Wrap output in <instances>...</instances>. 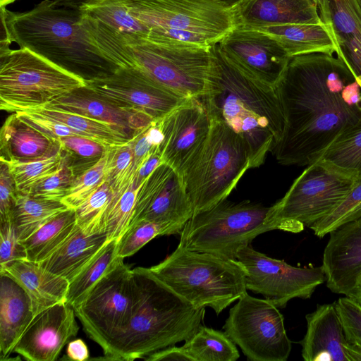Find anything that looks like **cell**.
Wrapping results in <instances>:
<instances>
[{"label":"cell","mask_w":361,"mask_h":361,"mask_svg":"<svg viewBox=\"0 0 361 361\" xmlns=\"http://www.w3.org/2000/svg\"><path fill=\"white\" fill-rule=\"evenodd\" d=\"M277 89L286 128L271 154L281 165L308 166L319 160L361 118V87L338 56L291 57Z\"/></svg>","instance_id":"cell-1"},{"label":"cell","mask_w":361,"mask_h":361,"mask_svg":"<svg viewBox=\"0 0 361 361\" xmlns=\"http://www.w3.org/2000/svg\"><path fill=\"white\" fill-rule=\"evenodd\" d=\"M203 99L210 117L225 123L243 140L250 168L262 165L281 140L286 118L277 87L249 73L231 61L218 42Z\"/></svg>","instance_id":"cell-2"},{"label":"cell","mask_w":361,"mask_h":361,"mask_svg":"<svg viewBox=\"0 0 361 361\" xmlns=\"http://www.w3.org/2000/svg\"><path fill=\"white\" fill-rule=\"evenodd\" d=\"M81 25L91 42L118 67L135 68L188 98L205 94L212 45L184 44L119 31L82 14Z\"/></svg>","instance_id":"cell-3"},{"label":"cell","mask_w":361,"mask_h":361,"mask_svg":"<svg viewBox=\"0 0 361 361\" xmlns=\"http://www.w3.org/2000/svg\"><path fill=\"white\" fill-rule=\"evenodd\" d=\"M134 302L126 328L111 342L107 360H135L188 340L202 325L205 308H195L146 267L131 269Z\"/></svg>","instance_id":"cell-4"},{"label":"cell","mask_w":361,"mask_h":361,"mask_svg":"<svg viewBox=\"0 0 361 361\" xmlns=\"http://www.w3.org/2000/svg\"><path fill=\"white\" fill-rule=\"evenodd\" d=\"M0 13L19 48H26L85 80L119 68L91 42L77 8L43 0L25 12H12L1 6Z\"/></svg>","instance_id":"cell-5"},{"label":"cell","mask_w":361,"mask_h":361,"mask_svg":"<svg viewBox=\"0 0 361 361\" xmlns=\"http://www.w3.org/2000/svg\"><path fill=\"white\" fill-rule=\"evenodd\" d=\"M149 269L195 308L209 307L217 315L247 290L245 270L237 260L179 245Z\"/></svg>","instance_id":"cell-6"},{"label":"cell","mask_w":361,"mask_h":361,"mask_svg":"<svg viewBox=\"0 0 361 361\" xmlns=\"http://www.w3.org/2000/svg\"><path fill=\"white\" fill-rule=\"evenodd\" d=\"M270 207L250 200L226 199L199 212L185 224L179 245L236 260L238 252L257 235L281 226L269 219Z\"/></svg>","instance_id":"cell-7"},{"label":"cell","mask_w":361,"mask_h":361,"mask_svg":"<svg viewBox=\"0 0 361 361\" xmlns=\"http://www.w3.org/2000/svg\"><path fill=\"white\" fill-rule=\"evenodd\" d=\"M210 118L208 138L182 178L193 215L226 199L246 171L251 169L241 137L223 121Z\"/></svg>","instance_id":"cell-8"},{"label":"cell","mask_w":361,"mask_h":361,"mask_svg":"<svg viewBox=\"0 0 361 361\" xmlns=\"http://www.w3.org/2000/svg\"><path fill=\"white\" fill-rule=\"evenodd\" d=\"M86 85V80L26 48L0 53V109L31 111Z\"/></svg>","instance_id":"cell-9"},{"label":"cell","mask_w":361,"mask_h":361,"mask_svg":"<svg viewBox=\"0 0 361 361\" xmlns=\"http://www.w3.org/2000/svg\"><path fill=\"white\" fill-rule=\"evenodd\" d=\"M322 159L308 165L285 195L270 207L269 219L281 231L300 233L331 212L357 178Z\"/></svg>","instance_id":"cell-10"},{"label":"cell","mask_w":361,"mask_h":361,"mask_svg":"<svg viewBox=\"0 0 361 361\" xmlns=\"http://www.w3.org/2000/svg\"><path fill=\"white\" fill-rule=\"evenodd\" d=\"M118 257L109 269L73 307L87 335L106 354L111 342L128 324L134 286L131 269Z\"/></svg>","instance_id":"cell-11"},{"label":"cell","mask_w":361,"mask_h":361,"mask_svg":"<svg viewBox=\"0 0 361 361\" xmlns=\"http://www.w3.org/2000/svg\"><path fill=\"white\" fill-rule=\"evenodd\" d=\"M224 333L251 361H286L292 345L279 308L245 293L229 311Z\"/></svg>","instance_id":"cell-12"},{"label":"cell","mask_w":361,"mask_h":361,"mask_svg":"<svg viewBox=\"0 0 361 361\" xmlns=\"http://www.w3.org/2000/svg\"><path fill=\"white\" fill-rule=\"evenodd\" d=\"M236 260L245 270V286L278 308L299 298H310L318 286L326 281L322 266L293 267L283 260L269 257L250 245L240 250Z\"/></svg>","instance_id":"cell-13"},{"label":"cell","mask_w":361,"mask_h":361,"mask_svg":"<svg viewBox=\"0 0 361 361\" xmlns=\"http://www.w3.org/2000/svg\"><path fill=\"white\" fill-rule=\"evenodd\" d=\"M128 2L131 14L149 30L156 28L185 30L202 33L219 41L235 27L231 8L216 0Z\"/></svg>","instance_id":"cell-14"},{"label":"cell","mask_w":361,"mask_h":361,"mask_svg":"<svg viewBox=\"0 0 361 361\" xmlns=\"http://www.w3.org/2000/svg\"><path fill=\"white\" fill-rule=\"evenodd\" d=\"M86 86L117 104L160 121L190 98L156 82L135 68H119L86 80Z\"/></svg>","instance_id":"cell-15"},{"label":"cell","mask_w":361,"mask_h":361,"mask_svg":"<svg viewBox=\"0 0 361 361\" xmlns=\"http://www.w3.org/2000/svg\"><path fill=\"white\" fill-rule=\"evenodd\" d=\"M192 215V204L181 177L162 163L142 184L128 228L145 219L166 225L169 235H180Z\"/></svg>","instance_id":"cell-16"},{"label":"cell","mask_w":361,"mask_h":361,"mask_svg":"<svg viewBox=\"0 0 361 361\" xmlns=\"http://www.w3.org/2000/svg\"><path fill=\"white\" fill-rule=\"evenodd\" d=\"M211 124L209 114L200 98H190L159 121L163 136L159 146L162 163L171 166L182 178L205 144Z\"/></svg>","instance_id":"cell-17"},{"label":"cell","mask_w":361,"mask_h":361,"mask_svg":"<svg viewBox=\"0 0 361 361\" xmlns=\"http://www.w3.org/2000/svg\"><path fill=\"white\" fill-rule=\"evenodd\" d=\"M218 44L234 63L275 87L290 59L276 39L259 30L235 27Z\"/></svg>","instance_id":"cell-18"},{"label":"cell","mask_w":361,"mask_h":361,"mask_svg":"<svg viewBox=\"0 0 361 361\" xmlns=\"http://www.w3.org/2000/svg\"><path fill=\"white\" fill-rule=\"evenodd\" d=\"M73 307L67 302L36 314L16 344L13 352L30 361H54L79 330Z\"/></svg>","instance_id":"cell-19"},{"label":"cell","mask_w":361,"mask_h":361,"mask_svg":"<svg viewBox=\"0 0 361 361\" xmlns=\"http://www.w3.org/2000/svg\"><path fill=\"white\" fill-rule=\"evenodd\" d=\"M329 234L322 264L326 286L334 293L355 299L361 281V216Z\"/></svg>","instance_id":"cell-20"},{"label":"cell","mask_w":361,"mask_h":361,"mask_svg":"<svg viewBox=\"0 0 361 361\" xmlns=\"http://www.w3.org/2000/svg\"><path fill=\"white\" fill-rule=\"evenodd\" d=\"M307 331L300 341L305 361H361V348L349 343L336 303L317 305L305 316Z\"/></svg>","instance_id":"cell-21"},{"label":"cell","mask_w":361,"mask_h":361,"mask_svg":"<svg viewBox=\"0 0 361 361\" xmlns=\"http://www.w3.org/2000/svg\"><path fill=\"white\" fill-rule=\"evenodd\" d=\"M42 107L72 112L104 122L129 139L157 121L142 111L117 104L86 85L64 94Z\"/></svg>","instance_id":"cell-22"},{"label":"cell","mask_w":361,"mask_h":361,"mask_svg":"<svg viewBox=\"0 0 361 361\" xmlns=\"http://www.w3.org/2000/svg\"><path fill=\"white\" fill-rule=\"evenodd\" d=\"M319 11L334 38L337 56L361 87V1L322 0Z\"/></svg>","instance_id":"cell-23"},{"label":"cell","mask_w":361,"mask_h":361,"mask_svg":"<svg viewBox=\"0 0 361 361\" xmlns=\"http://www.w3.org/2000/svg\"><path fill=\"white\" fill-rule=\"evenodd\" d=\"M231 10L235 27L250 29L322 22L314 0H240Z\"/></svg>","instance_id":"cell-24"},{"label":"cell","mask_w":361,"mask_h":361,"mask_svg":"<svg viewBox=\"0 0 361 361\" xmlns=\"http://www.w3.org/2000/svg\"><path fill=\"white\" fill-rule=\"evenodd\" d=\"M30 297L8 274L0 272V360H6L35 317Z\"/></svg>","instance_id":"cell-25"},{"label":"cell","mask_w":361,"mask_h":361,"mask_svg":"<svg viewBox=\"0 0 361 361\" xmlns=\"http://www.w3.org/2000/svg\"><path fill=\"white\" fill-rule=\"evenodd\" d=\"M0 272L13 277L31 298L35 314L61 302H66L69 281L56 275L39 263L19 259L10 263Z\"/></svg>","instance_id":"cell-26"},{"label":"cell","mask_w":361,"mask_h":361,"mask_svg":"<svg viewBox=\"0 0 361 361\" xmlns=\"http://www.w3.org/2000/svg\"><path fill=\"white\" fill-rule=\"evenodd\" d=\"M107 241L106 232L87 235L76 224L66 240L39 264L49 271L70 281Z\"/></svg>","instance_id":"cell-27"},{"label":"cell","mask_w":361,"mask_h":361,"mask_svg":"<svg viewBox=\"0 0 361 361\" xmlns=\"http://www.w3.org/2000/svg\"><path fill=\"white\" fill-rule=\"evenodd\" d=\"M255 30L272 36L290 58L310 54L333 55L336 51V44L330 28L323 21L272 25Z\"/></svg>","instance_id":"cell-28"},{"label":"cell","mask_w":361,"mask_h":361,"mask_svg":"<svg viewBox=\"0 0 361 361\" xmlns=\"http://www.w3.org/2000/svg\"><path fill=\"white\" fill-rule=\"evenodd\" d=\"M59 142L37 131L12 113L0 130V161L37 159L47 154Z\"/></svg>","instance_id":"cell-29"},{"label":"cell","mask_w":361,"mask_h":361,"mask_svg":"<svg viewBox=\"0 0 361 361\" xmlns=\"http://www.w3.org/2000/svg\"><path fill=\"white\" fill-rule=\"evenodd\" d=\"M76 224L73 209H68L53 217L22 240L26 251V259L37 263L44 261L66 240Z\"/></svg>","instance_id":"cell-30"},{"label":"cell","mask_w":361,"mask_h":361,"mask_svg":"<svg viewBox=\"0 0 361 361\" xmlns=\"http://www.w3.org/2000/svg\"><path fill=\"white\" fill-rule=\"evenodd\" d=\"M68 209L60 200H47L18 192L11 214V221L22 241L53 217Z\"/></svg>","instance_id":"cell-31"},{"label":"cell","mask_w":361,"mask_h":361,"mask_svg":"<svg viewBox=\"0 0 361 361\" xmlns=\"http://www.w3.org/2000/svg\"><path fill=\"white\" fill-rule=\"evenodd\" d=\"M27 111L63 124L79 135L98 142L106 148L122 145L130 140L108 123L75 113L47 107Z\"/></svg>","instance_id":"cell-32"},{"label":"cell","mask_w":361,"mask_h":361,"mask_svg":"<svg viewBox=\"0 0 361 361\" xmlns=\"http://www.w3.org/2000/svg\"><path fill=\"white\" fill-rule=\"evenodd\" d=\"M190 361H235L236 345L224 333L202 326L181 346Z\"/></svg>","instance_id":"cell-33"},{"label":"cell","mask_w":361,"mask_h":361,"mask_svg":"<svg viewBox=\"0 0 361 361\" xmlns=\"http://www.w3.org/2000/svg\"><path fill=\"white\" fill-rule=\"evenodd\" d=\"M76 8L82 16L115 30L149 33V28L131 14L127 0H85Z\"/></svg>","instance_id":"cell-34"},{"label":"cell","mask_w":361,"mask_h":361,"mask_svg":"<svg viewBox=\"0 0 361 361\" xmlns=\"http://www.w3.org/2000/svg\"><path fill=\"white\" fill-rule=\"evenodd\" d=\"M118 239L108 240L82 269L69 281L66 302L73 307L83 299L87 291L109 269L118 258Z\"/></svg>","instance_id":"cell-35"},{"label":"cell","mask_w":361,"mask_h":361,"mask_svg":"<svg viewBox=\"0 0 361 361\" xmlns=\"http://www.w3.org/2000/svg\"><path fill=\"white\" fill-rule=\"evenodd\" d=\"M63 154L64 149L60 141L41 157L6 162L13 175L18 192L27 194L36 184L56 172L62 163Z\"/></svg>","instance_id":"cell-36"},{"label":"cell","mask_w":361,"mask_h":361,"mask_svg":"<svg viewBox=\"0 0 361 361\" xmlns=\"http://www.w3.org/2000/svg\"><path fill=\"white\" fill-rule=\"evenodd\" d=\"M320 159L356 176H361V118L339 135Z\"/></svg>","instance_id":"cell-37"},{"label":"cell","mask_w":361,"mask_h":361,"mask_svg":"<svg viewBox=\"0 0 361 361\" xmlns=\"http://www.w3.org/2000/svg\"><path fill=\"white\" fill-rule=\"evenodd\" d=\"M114 192L104 178L75 209L77 225L87 235L105 232V219Z\"/></svg>","instance_id":"cell-38"},{"label":"cell","mask_w":361,"mask_h":361,"mask_svg":"<svg viewBox=\"0 0 361 361\" xmlns=\"http://www.w3.org/2000/svg\"><path fill=\"white\" fill-rule=\"evenodd\" d=\"M133 167V150L130 140L108 148L105 179L114 192L113 198L121 195L133 183L135 178Z\"/></svg>","instance_id":"cell-39"},{"label":"cell","mask_w":361,"mask_h":361,"mask_svg":"<svg viewBox=\"0 0 361 361\" xmlns=\"http://www.w3.org/2000/svg\"><path fill=\"white\" fill-rule=\"evenodd\" d=\"M361 216V176L343 200L328 215L316 222L310 228L315 235L323 238L341 225Z\"/></svg>","instance_id":"cell-40"},{"label":"cell","mask_w":361,"mask_h":361,"mask_svg":"<svg viewBox=\"0 0 361 361\" xmlns=\"http://www.w3.org/2000/svg\"><path fill=\"white\" fill-rule=\"evenodd\" d=\"M108 148L93 165L78 174L66 195L61 202L68 208L75 209L92 194L105 178Z\"/></svg>","instance_id":"cell-41"},{"label":"cell","mask_w":361,"mask_h":361,"mask_svg":"<svg viewBox=\"0 0 361 361\" xmlns=\"http://www.w3.org/2000/svg\"><path fill=\"white\" fill-rule=\"evenodd\" d=\"M140 187L136 188L132 183L121 195L112 199L105 219L108 240L118 239L128 228Z\"/></svg>","instance_id":"cell-42"},{"label":"cell","mask_w":361,"mask_h":361,"mask_svg":"<svg viewBox=\"0 0 361 361\" xmlns=\"http://www.w3.org/2000/svg\"><path fill=\"white\" fill-rule=\"evenodd\" d=\"M159 235H169L166 225L145 219L140 220L130 226L118 239L117 255L123 259L132 256Z\"/></svg>","instance_id":"cell-43"},{"label":"cell","mask_w":361,"mask_h":361,"mask_svg":"<svg viewBox=\"0 0 361 361\" xmlns=\"http://www.w3.org/2000/svg\"><path fill=\"white\" fill-rule=\"evenodd\" d=\"M75 177L70 156L64 149L63 161L58 170L36 184L27 194L37 197L61 201L66 195Z\"/></svg>","instance_id":"cell-44"},{"label":"cell","mask_w":361,"mask_h":361,"mask_svg":"<svg viewBox=\"0 0 361 361\" xmlns=\"http://www.w3.org/2000/svg\"><path fill=\"white\" fill-rule=\"evenodd\" d=\"M61 145L70 156L71 166L82 161L85 169L96 163L106 150L101 143L81 135H71L61 139Z\"/></svg>","instance_id":"cell-45"},{"label":"cell","mask_w":361,"mask_h":361,"mask_svg":"<svg viewBox=\"0 0 361 361\" xmlns=\"http://www.w3.org/2000/svg\"><path fill=\"white\" fill-rule=\"evenodd\" d=\"M335 303L347 341L361 348V305L346 296Z\"/></svg>","instance_id":"cell-46"},{"label":"cell","mask_w":361,"mask_h":361,"mask_svg":"<svg viewBox=\"0 0 361 361\" xmlns=\"http://www.w3.org/2000/svg\"><path fill=\"white\" fill-rule=\"evenodd\" d=\"M26 258L25 247L11 220L0 221V270L16 260Z\"/></svg>","instance_id":"cell-47"},{"label":"cell","mask_w":361,"mask_h":361,"mask_svg":"<svg viewBox=\"0 0 361 361\" xmlns=\"http://www.w3.org/2000/svg\"><path fill=\"white\" fill-rule=\"evenodd\" d=\"M0 163V221H7L11 220L18 192L8 164Z\"/></svg>","instance_id":"cell-48"},{"label":"cell","mask_w":361,"mask_h":361,"mask_svg":"<svg viewBox=\"0 0 361 361\" xmlns=\"http://www.w3.org/2000/svg\"><path fill=\"white\" fill-rule=\"evenodd\" d=\"M16 114L22 121L54 140L60 141L65 137L79 135L66 126L34 113L20 111Z\"/></svg>","instance_id":"cell-49"},{"label":"cell","mask_w":361,"mask_h":361,"mask_svg":"<svg viewBox=\"0 0 361 361\" xmlns=\"http://www.w3.org/2000/svg\"><path fill=\"white\" fill-rule=\"evenodd\" d=\"M162 164L159 147H156L135 173L133 184L140 188L152 171Z\"/></svg>","instance_id":"cell-50"},{"label":"cell","mask_w":361,"mask_h":361,"mask_svg":"<svg viewBox=\"0 0 361 361\" xmlns=\"http://www.w3.org/2000/svg\"><path fill=\"white\" fill-rule=\"evenodd\" d=\"M144 360L147 361H190L189 357L185 354L182 347H177L175 345L166 347L160 350L154 352L145 357Z\"/></svg>","instance_id":"cell-51"},{"label":"cell","mask_w":361,"mask_h":361,"mask_svg":"<svg viewBox=\"0 0 361 361\" xmlns=\"http://www.w3.org/2000/svg\"><path fill=\"white\" fill-rule=\"evenodd\" d=\"M66 356L68 360L85 361L90 358L88 348L81 339H75L68 343Z\"/></svg>","instance_id":"cell-52"},{"label":"cell","mask_w":361,"mask_h":361,"mask_svg":"<svg viewBox=\"0 0 361 361\" xmlns=\"http://www.w3.org/2000/svg\"><path fill=\"white\" fill-rule=\"evenodd\" d=\"M1 26H0V53H4L11 49L12 37L8 25L4 16L0 13Z\"/></svg>","instance_id":"cell-53"},{"label":"cell","mask_w":361,"mask_h":361,"mask_svg":"<svg viewBox=\"0 0 361 361\" xmlns=\"http://www.w3.org/2000/svg\"><path fill=\"white\" fill-rule=\"evenodd\" d=\"M128 1H142V0H128ZM216 1H218L230 8H232L240 0H216Z\"/></svg>","instance_id":"cell-54"},{"label":"cell","mask_w":361,"mask_h":361,"mask_svg":"<svg viewBox=\"0 0 361 361\" xmlns=\"http://www.w3.org/2000/svg\"><path fill=\"white\" fill-rule=\"evenodd\" d=\"M353 300H355L356 302H357L361 305V281H360L358 288H357L356 297Z\"/></svg>","instance_id":"cell-55"},{"label":"cell","mask_w":361,"mask_h":361,"mask_svg":"<svg viewBox=\"0 0 361 361\" xmlns=\"http://www.w3.org/2000/svg\"><path fill=\"white\" fill-rule=\"evenodd\" d=\"M17 0H0V7L8 6L10 4L15 2Z\"/></svg>","instance_id":"cell-56"},{"label":"cell","mask_w":361,"mask_h":361,"mask_svg":"<svg viewBox=\"0 0 361 361\" xmlns=\"http://www.w3.org/2000/svg\"><path fill=\"white\" fill-rule=\"evenodd\" d=\"M66 0H54V1L57 4H60L61 3L65 1Z\"/></svg>","instance_id":"cell-57"},{"label":"cell","mask_w":361,"mask_h":361,"mask_svg":"<svg viewBox=\"0 0 361 361\" xmlns=\"http://www.w3.org/2000/svg\"><path fill=\"white\" fill-rule=\"evenodd\" d=\"M314 1L317 2V5H318V8H319V6H320V5H321V4H322V0H314Z\"/></svg>","instance_id":"cell-58"},{"label":"cell","mask_w":361,"mask_h":361,"mask_svg":"<svg viewBox=\"0 0 361 361\" xmlns=\"http://www.w3.org/2000/svg\"><path fill=\"white\" fill-rule=\"evenodd\" d=\"M361 1V0H360Z\"/></svg>","instance_id":"cell-59"}]
</instances>
